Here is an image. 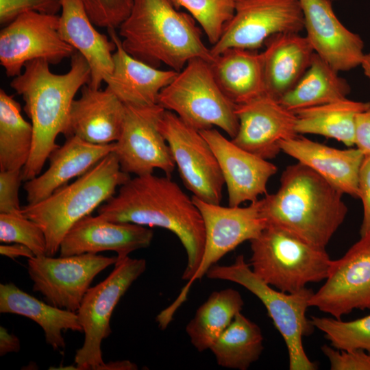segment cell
Wrapping results in <instances>:
<instances>
[{
	"label": "cell",
	"instance_id": "7a4b0ae2",
	"mask_svg": "<svg viewBox=\"0 0 370 370\" xmlns=\"http://www.w3.org/2000/svg\"><path fill=\"white\" fill-rule=\"evenodd\" d=\"M43 59L29 61L25 70L10 82V86L21 95L24 110L31 120L34 140L29 160L23 169V181L40 174L51 152L59 145L60 134H64L74 97L90 80V68L77 51L71 56L70 70L56 74Z\"/></svg>",
	"mask_w": 370,
	"mask_h": 370
},
{
	"label": "cell",
	"instance_id": "ba28073f",
	"mask_svg": "<svg viewBox=\"0 0 370 370\" xmlns=\"http://www.w3.org/2000/svg\"><path fill=\"white\" fill-rule=\"evenodd\" d=\"M158 103L198 131L216 126L231 138L238 132L236 104L219 86L210 62L202 58L190 60L177 73L160 93Z\"/></svg>",
	"mask_w": 370,
	"mask_h": 370
},
{
	"label": "cell",
	"instance_id": "d4e9b609",
	"mask_svg": "<svg viewBox=\"0 0 370 370\" xmlns=\"http://www.w3.org/2000/svg\"><path fill=\"white\" fill-rule=\"evenodd\" d=\"M108 32L116 44V50L112 72L104 82L106 88L124 104L158 103L160 93L178 72L162 70L134 58L123 49L116 29H108Z\"/></svg>",
	"mask_w": 370,
	"mask_h": 370
},
{
	"label": "cell",
	"instance_id": "277c9868",
	"mask_svg": "<svg viewBox=\"0 0 370 370\" xmlns=\"http://www.w3.org/2000/svg\"><path fill=\"white\" fill-rule=\"evenodd\" d=\"M201 34L195 18L180 12L171 0H134L119 27L121 45L130 55L153 67L162 64L177 72L194 58L213 60Z\"/></svg>",
	"mask_w": 370,
	"mask_h": 370
},
{
	"label": "cell",
	"instance_id": "7bdbcfd3",
	"mask_svg": "<svg viewBox=\"0 0 370 370\" xmlns=\"http://www.w3.org/2000/svg\"><path fill=\"white\" fill-rule=\"evenodd\" d=\"M21 348L20 341L14 334L10 333L6 328L0 327V356L8 353L18 352Z\"/></svg>",
	"mask_w": 370,
	"mask_h": 370
},
{
	"label": "cell",
	"instance_id": "4fadbf2b",
	"mask_svg": "<svg viewBox=\"0 0 370 370\" xmlns=\"http://www.w3.org/2000/svg\"><path fill=\"white\" fill-rule=\"evenodd\" d=\"M117 262V257L95 254L34 256L27 260L33 290L49 304L77 312L94 278Z\"/></svg>",
	"mask_w": 370,
	"mask_h": 370
},
{
	"label": "cell",
	"instance_id": "cb8c5ba5",
	"mask_svg": "<svg viewBox=\"0 0 370 370\" xmlns=\"http://www.w3.org/2000/svg\"><path fill=\"white\" fill-rule=\"evenodd\" d=\"M61 10L60 36L85 58L90 68L88 85L99 89L112 72L116 44L95 28L80 0H64Z\"/></svg>",
	"mask_w": 370,
	"mask_h": 370
},
{
	"label": "cell",
	"instance_id": "8d00e7d4",
	"mask_svg": "<svg viewBox=\"0 0 370 370\" xmlns=\"http://www.w3.org/2000/svg\"><path fill=\"white\" fill-rule=\"evenodd\" d=\"M91 22L97 27L119 28L128 16L134 0H80Z\"/></svg>",
	"mask_w": 370,
	"mask_h": 370
},
{
	"label": "cell",
	"instance_id": "5bb4252c",
	"mask_svg": "<svg viewBox=\"0 0 370 370\" xmlns=\"http://www.w3.org/2000/svg\"><path fill=\"white\" fill-rule=\"evenodd\" d=\"M60 16L26 12L0 32V62L6 75L14 77L29 61L43 59L57 64L71 58L75 49L59 33Z\"/></svg>",
	"mask_w": 370,
	"mask_h": 370
},
{
	"label": "cell",
	"instance_id": "d590c367",
	"mask_svg": "<svg viewBox=\"0 0 370 370\" xmlns=\"http://www.w3.org/2000/svg\"><path fill=\"white\" fill-rule=\"evenodd\" d=\"M0 241L24 245L33 251L35 256H47L43 231L23 213H0Z\"/></svg>",
	"mask_w": 370,
	"mask_h": 370
},
{
	"label": "cell",
	"instance_id": "f35d334b",
	"mask_svg": "<svg viewBox=\"0 0 370 370\" xmlns=\"http://www.w3.org/2000/svg\"><path fill=\"white\" fill-rule=\"evenodd\" d=\"M23 169L0 171V213L21 214L18 193Z\"/></svg>",
	"mask_w": 370,
	"mask_h": 370
},
{
	"label": "cell",
	"instance_id": "2e32d148",
	"mask_svg": "<svg viewBox=\"0 0 370 370\" xmlns=\"http://www.w3.org/2000/svg\"><path fill=\"white\" fill-rule=\"evenodd\" d=\"M309 304L336 319L355 309H370V232L332 260L325 283Z\"/></svg>",
	"mask_w": 370,
	"mask_h": 370
},
{
	"label": "cell",
	"instance_id": "5b68a950",
	"mask_svg": "<svg viewBox=\"0 0 370 370\" xmlns=\"http://www.w3.org/2000/svg\"><path fill=\"white\" fill-rule=\"evenodd\" d=\"M130 179L112 151L73 183L39 202L22 207L23 214L43 231L47 256L56 255L70 228L110 199L117 187Z\"/></svg>",
	"mask_w": 370,
	"mask_h": 370
},
{
	"label": "cell",
	"instance_id": "ab89813d",
	"mask_svg": "<svg viewBox=\"0 0 370 370\" xmlns=\"http://www.w3.org/2000/svg\"><path fill=\"white\" fill-rule=\"evenodd\" d=\"M321 350L331 370H370V354L362 349L338 350L324 345Z\"/></svg>",
	"mask_w": 370,
	"mask_h": 370
},
{
	"label": "cell",
	"instance_id": "ffe728a7",
	"mask_svg": "<svg viewBox=\"0 0 370 370\" xmlns=\"http://www.w3.org/2000/svg\"><path fill=\"white\" fill-rule=\"evenodd\" d=\"M153 237V232L145 226L89 214L67 232L60 244V256L112 251L119 261L136 250L148 247Z\"/></svg>",
	"mask_w": 370,
	"mask_h": 370
},
{
	"label": "cell",
	"instance_id": "8fae6325",
	"mask_svg": "<svg viewBox=\"0 0 370 370\" xmlns=\"http://www.w3.org/2000/svg\"><path fill=\"white\" fill-rule=\"evenodd\" d=\"M234 13L219 40L213 58L230 48L258 50L273 36L304 29L299 0H234Z\"/></svg>",
	"mask_w": 370,
	"mask_h": 370
},
{
	"label": "cell",
	"instance_id": "9c48e42d",
	"mask_svg": "<svg viewBox=\"0 0 370 370\" xmlns=\"http://www.w3.org/2000/svg\"><path fill=\"white\" fill-rule=\"evenodd\" d=\"M204 221L205 244L200 264L174 301L161 311V316L171 321L179 307L186 300L192 284L201 279L208 269L239 245L256 238L267 225L260 214V199L246 207L221 206L192 197Z\"/></svg>",
	"mask_w": 370,
	"mask_h": 370
},
{
	"label": "cell",
	"instance_id": "484cf974",
	"mask_svg": "<svg viewBox=\"0 0 370 370\" xmlns=\"http://www.w3.org/2000/svg\"><path fill=\"white\" fill-rule=\"evenodd\" d=\"M264 45L261 53L265 93L279 101L306 72L314 52L299 33L277 34Z\"/></svg>",
	"mask_w": 370,
	"mask_h": 370
},
{
	"label": "cell",
	"instance_id": "603a6c76",
	"mask_svg": "<svg viewBox=\"0 0 370 370\" xmlns=\"http://www.w3.org/2000/svg\"><path fill=\"white\" fill-rule=\"evenodd\" d=\"M115 143L94 145L71 136L49 157V166L42 173L25 181L24 189L29 204L39 202L74 178L88 172L114 151Z\"/></svg>",
	"mask_w": 370,
	"mask_h": 370
},
{
	"label": "cell",
	"instance_id": "9a60e30c",
	"mask_svg": "<svg viewBox=\"0 0 370 370\" xmlns=\"http://www.w3.org/2000/svg\"><path fill=\"white\" fill-rule=\"evenodd\" d=\"M164 110L159 103L125 104L122 131L114 151L123 171L140 176L158 169L171 177L175 164L159 129Z\"/></svg>",
	"mask_w": 370,
	"mask_h": 370
},
{
	"label": "cell",
	"instance_id": "ee69618b",
	"mask_svg": "<svg viewBox=\"0 0 370 370\" xmlns=\"http://www.w3.org/2000/svg\"><path fill=\"white\" fill-rule=\"evenodd\" d=\"M0 254L12 259L18 257L31 258L35 256L33 251L28 247L19 243L1 245L0 246Z\"/></svg>",
	"mask_w": 370,
	"mask_h": 370
},
{
	"label": "cell",
	"instance_id": "d6986e66",
	"mask_svg": "<svg viewBox=\"0 0 370 370\" xmlns=\"http://www.w3.org/2000/svg\"><path fill=\"white\" fill-rule=\"evenodd\" d=\"M199 132L219 162L227 190L228 206H239L267 194V183L278 170L275 164L237 146L214 127Z\"/></svg>",
	"mask_w": 370,
	"mask_h": 370
},
{
	"label": "cell",
	"instance_id": "52a82bcc",
	"mask_svg": "<svg viewBox=\"0 0 370 370\" xmlns=\"http://www.w3.org/2000/svg\"><path fill=\"white\" fill-rule=\"evenodd\" d=\"M252 271L264 282L289 293L325 280L332 260L325 248L312 245L280 228L266 225L250 241Z\"/></svg>",
	"mask_w": 370,
	"mask_h": 370
},
{
	"label": "cell",
	"instance_id": "4dcf8cb0",
	"mask_svg": "<svg viewBox=\"0 0 370 370\" xmlns=\"http://www.w3.org/2000/svg\"><path fill=\"white\" fill-rule=\"evenodd\" d=\"M243 305L241 293L234 288L212 292L186 326L193 346L199 352L210 349Z\"/></svg>",
	"mask_w": 370,
	"mask_h": 370
},
{
	"label": "cell",
	"instance_id": "bcb514c9",
	"mask_svg": "<svg viewBox=\"0 0 370 370\" xmlns=\"http://www.w3.org/2000/svg\"><path fill=\"white\" fill-rule=\"evenodd\" d=\"M360 66L365 75L370 79V53H365Z\"/></svg>",
	"mask_w": 370,
	"mask_h": 370
},
{
	"label": "cell",
	"instance_id": "3957f363",
	"mask_svg": "<svg viewBox=\"0 0 370 370\" xmlns=\"http://www.w3.org/2000/svg\"><path fill=\"white\" fill-rule=\"evenodd\" d=\"M343 195L314 171L297 162L282 172L278 191L260 199V214L267 225L325 249L347 213Z\"/></svg>",
	"mask_w": 370,
	"mask_h": 370
},
{
	"label": "cell",
	"instance_id": "836d02e7",
	"mask_svg": "<svg viewBox=\"0 0 370 370\" xmlns=\"http://www.w3.org/2000/svg\"><path fill=\"white\" fill-rule=\"evenodd\" d=\"M314 327L324 333L330 345L338 350L362 349L370 354V314L349 321L312 316Z\"/></svg>",
	"mask_w": 370,
	"mask_h": 370
},
{
	"label": "cell",
	"instance_id": "e0dca14e",
	"mask_svg": "<svg viewBox=\"0 0 370 370\" xmlns=\"http://www.w3.org/2000/svg\"><path fill=\"white\" fill-rule=\"evenodd\" d=\"M236 113L238 130L232 141L263 159L275 158L280 142L298 135L295 113L266 93L236 105Z\"/></svg>",
	"mask_w": 370,
	"mask_h": 370
},
{
	"label": "cell",
	"instance_id": "44dd1931",
	"mask_svg": "<svg viewBox=\"0 0 370 370\" xmlns=\"http://www.w3.org/2000/svg\"><path fill=\"white\" fill-rule=\"evenodd\" d=\"M125 104L108 88H81V97L72 102L64 135L77 136L94 145L115 143L120 137Z\"/></svg>",
	"mask_w": 370,
	"mask_h": 370
},
{
	"label": "cell",
	"instance_id": "74e56055",
	"mask_svg": "<svg viewBox=\"0 0 370 370\" xmlns=\"http://www.w3.org/2000/svg\"><path fill=\"white\" fill-rule=\"evenodd\" d=\"M64 0H0V23H10L18 15L26 12L57 14Z\"/></svg>",
	"mask_w": 370,
	"mask_h": 370
},
{
	"label": "cell",
	"instance_id": "e575fe53",
	"mask_svg": "<svg viewBox=\"0 0 370 370\" xmlns=\"http://www.w3.org/2000/svg\"><path fill=\"white\" fill-rule=\"evenodd\" d=\"M176 9L188 11L205 33L208 42L214 45L234 13V0H171Z\"/></svg>",
	"mask_w": 370,
	"mask_h": 370
},
{
	"label": "cell",
	"instance_id": "7c38bea8",
	"mask_svg": "<svg viewBox=\"0 0 370 370\" xmlns=\"http://www.w3.org/2000/svg\"><path fill=\"white\" fill-rule=\"evenodd\" d=\"M159 129L185 187L204 201L220 204L225 181L217 158L200 132L166 110Z\"/></svg>",
	"mask_w": 370,
	"mask_h": 370
},
{
	"label": "cell",
	"instance_id": "30bf717a",
	"mask_svg": "<svg viewBox=\"0 0 370 370\" xmlns=\"http://www.w3.org/2000/svg\"><path fill=\"white\" fill-rule=\"evenodd\" d=\"M145 259L126 258L117 261L110 275L90 287L76 312L84 333L82 346L75 356L77 370H99L105 364L102 341L111 334L110 321L119 300L146 270Z\"/></svg>",
	"mask_w": 370,
	"mask_h": 370
},
{
	"label": "cell",
	"instance_id": "b9f144b4",
	"mask_svg": "<svg viewBox=\"0 0 370 370\" xmlns=\"http://www.w3.org/2000/svg\"><path fill=\"white\" fill-rule=\"evenodd\" d=\"M355 145L365 156L370 155V107L356 116Z\"/></svg>",
	"mask_w": 370,
	"mask_h": 370
},
{
	"label": "cell",
	"instance_id": "d6a6232c",
	"mask_svg": "<svg viewBox=\"0 0 370 370\" xmlns=\"http://www.w3.org/2000/svg\"><path fill=\"white\" fill-rule=\"evenodd\" d=\"M31 123L21 113V105L0 89V171L23 169L32 149Z\"/></svg>",
	"mask_w": 370,
	"mask_h": 370
},
{
	"label": "cell",
	"instance_id": "60d3db41",
	"mask_svg": "<svg viewBox=\"0 0 370 370\" xmlns=\"http://www.w3.org/2000/svg\"><path fill=\"white\" fill-rule=\"evenodd\" d=\"M359 198L363 206V218L360 229V236L370 232V155H366L358 176Z\"/></svg>",
	"mask_w": 370,
	"mask_h": 370
},
{
	"label": "cell",
	"instance_id": "ac0fdd59",
	"mask_svg": "<svg viewBox=\"0 0 370 370\" xmlns=\"http://www.w3.org/2000/svg\"><path fill=\"white\" fill-rule=\"evenodd\" d=\"M306 36L314 52L338 72L360 66L364 42L333 10L331 0H299Z\"/></svg>",
	"mask_w": 370,
	"mask_h": 370
},
{
	"label": "cell",
	"instance_id": "6da1fadb",
	"mask_svg": "<svg viewBox=\"0 0 370 370\" xmlns=\"http://www.w3.org/2000/svg\"><path fill=\"white\" fill-rule=\"evenodd\" d=\"M97 212L110 221L156 226L171 231L187 254L182 278L188 281L197 271L204 249V221L192 197L170 177L151 173L130 178Z\"/></svg>",
	"mask_w": 370,
	"mask_h": 370
},
{
	"label": "cell",
	"instance_id": "f1b7e54d",
	"mask_svg": "<svg viewBox=\"0 0 370 370\" xmlns=\"http://www.w3.org/2000/svg\"><path fill=\"white\" fill-rule=\"evenodd\" d=\"M370 102L345 98L294 111L297 134H317L334 138L348 147L355 145L356 119Z\"/></svg>",
	"mask_w": 370,
	"mask_h": 370
},
{
	"label": "cell",
	"instance_id": "f6af8a7d",
	"mask_svg": "<svg viewBox=\"0 0 370 370\" xmlns=\"http://www.w3.org/2000/svg\"><path fill=\"white\" fill-rule=\"evenodd\" d=\"M137 369L136 364L129 360H122L105 362L101 370H133Z\"/></svg>",
	"mask_w": 370,
	"mask_h": 370
},
{
	"label": "cell",
	"instance_id": "f546056e",
	"mask_svg": "<svg viewBox=\"0 0 370 370\" xmlns=\"http://www.w3.org/2000/svg\"><path fill=\"white\" fill-rule=\"evenodd\" d=\"M338 73L314 53L306 72L279 101L294 112L347 98L351 88Z\"/></svg>",
	"mask_w": 370,
	"mask_h": 370
},
{
	"label": "cell",
	"instance_id": "4316f807",
	"mask_svg": "<svg viewBox=\"0 0 370 370\" xmlns=\"http://www.w3.org/2000/svg\"><path fill=\"white\" fill-rule=\"evenodd\" d=\"M256 51L230 48L210 62L219 86L236 105L265 93L262 53Z\"/></svg>",
	"mask_w": 370,
	"mask_h": 370
},
{
	"label": "cell",
	"instance_id": "83f0119b",
	"mask_svg": "<svg viewBox=\"0 0 370 370\" xmlns=\"http://www.w3.org/2000/svg\"><path fill=\"white\" fill-rule=\"evenodd\" d=\"M0 312L27 317L43 330L46 343L55 351L64 349L63 331L83 332L76 312L55 307L12 283L0 284Z\"/></svg>",
	"mask_w": 370,
	"mask_h": 370
},
{
	"label": "cell",
	"instance_id": "7dc6e473",
	"mask_svg": "<svg viewBox=\"0 0 370 370\" xmlns=\"http://www.w3.org/2000/svg\"><path fill=\"white\" fill-rule=\"evenodd\" d=\"M331 1H337V0H331Z\"/></svg>",
	"mask_w": 370,
	"mask_h": 370
},
{
	"label": "cell",
	"instance_id": "8992f818",
	"mask_svg": "<svg viewBox=\"0 0 370 370\" xmlns=\"http://www.w3.org/2000/svg\"><path fill=\"white\" fill-rule=\"evenodd\" d=\"M206 276L236 283L261 301L286 343L290 370L318 368L308 358L303 346V337L312 334L314 329L306 317L309 301L314 293L312 289L305 288L293 293L275 290L252 271L243 255H238L230 265L212 266Z\"/></svg>",
	"mask_w": 370,
	"mask_h": 370
},
{
	"label": "cell",
	"instance_id": "1f68e13d",
	"mask_svg": "<svg viewBox=\"0 0 370 370\" xmlns=\"http://www.w3.org/2000/svg\"><path fill=\"white\" fill-rule=\"evenodd\" d=\"M263 341L260 328L240 312L210 350L219 366L247 370L259 359Z\"/></svg>",
	"mask_w": 370,
	"mask_h": 370
},
{
	"label": "cell",
	"instance_id": "7402d4cb",
	"mask_svg": "<svg viewBox=\"0 0 370 370\" xmlns=\"http://www.w3.org/2000/svg\"><path fill=\"white\" fill-rule=\"evenodd\" d=\"M280 147L342 193L359 198L358 176L365 155L358 148L338 149L299 134L282 140Z\"/></svg>",
	"mask_w": 370,
	"mask_h": 370
}]
</instances>
